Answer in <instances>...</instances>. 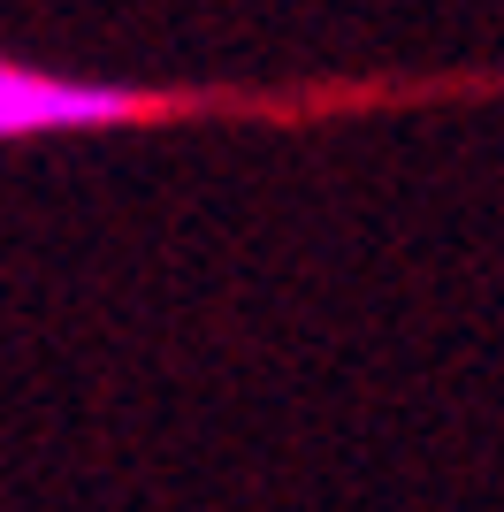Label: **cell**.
Segmentation results:
<instances>
[{
	"instance_id": "6da1fadb",
	"label": "cell",
	"mask_w": 504,
	"mask_h": 512,
	"mask_svg": "<svg viewBox=\"0 0 504 512\" xmlns=\"http://www.w3.org/2000/svg\"><path fill=\"white\" fill-rule=\"evenodd\" d=\"M138 115V100L115 85H77V77H39V69H0V138L31 130H100Z\"/></svg>"
}]
</instances>
